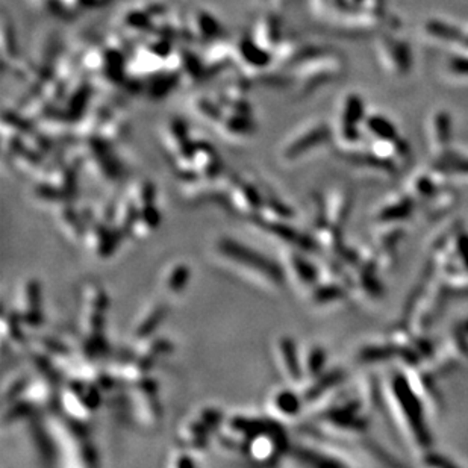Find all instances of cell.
<instances>
[{
    "label": "cell",
    "mask_w": 468,
    "mask_h": 468,
    "mask_svg": "<svg viewBox=\"0 0 468 468\" xmlns=\"http://www.w3.org/2000/svg\"><path fill=\"white\" fill-rule=\"evenodd\" d=\"M302 403L303 398H300L293 390L283 388V390L273 394L270 401V410L278 421L283 418H294L295 415H299Z\"/></svg>",
    "instance_id": "8"
},
{
    "label": "cell",
    "mask_w": 468,
    "mask_h": 468,
    "mask_svg": "<svg viewBox=\"0 0 468 468\" xmlns=\"http://www.w3.org/2000/svg\"><path fill=\"white\" fill-rule=\"evenodd\" d=\"M209 428L203 423L200 418L191 420L188 423L182 426L179 435L184 444L192 450L203 452L207 450L209 446V435H211Z\"/></svg>",
    "instance_id": "9"
},
{
    "label": "cell",
    "mask_w": 468,
    "mask_h": 468,
    "mask_svg": "<svg viewBox=\"0 0 468 468\" xmlns=\"http://www.w3.org/2000/svg\"><path fill=\"white\" fill-rule=\"evenodd\" d=\"M370 126L373 128L374 132H378L382 136H391L393 135V126H391L390 123L382 120V119H374L370 123Z\"/></svg>",
    "instance_id": "26"
},
{
    "label": "cell",
    "mask_w": 468,
    "mask_h": 468,
    "mask_svg": "<svg viewBox=\"0 0 468 468\" xmlns=\"http://www.w3.org/2000/svg\"><path fill=\"white\" fill-rule=\"evenodd\" d=\"M191 165L199 179H214L222 171L220 158L209 144L205 143H194Z\"/></svg>",
    "instance_id": "6"
},
{
    "label": "cell",
    "mask_w": 468,
    "mask_h": 468,
    "mask_svg": "<svg viewBox=\"0 0 468 468\" xmlns=\"http://www.w3.org/2000/svg\"><path fill=\"white\" fill-rule=\"evenodd\" d=\"M167 306L163 303H158L155 306H152L149 312H147L141 320L140 323L136 325L135 327V337L138 339H144V338H151L155 330L161 326V323L164 322V318L167 317Z\"/></svg>",
    "instance_id": "10"
},
{
    "label": "cell",
    "mask_w": 468,
    "mask_h": 468,
    "mask_svg": "<svg viewBox=\"0 0 468 468\" xmlns=\"http://www.w3.org/2000/svg\"><path fill=\"white\" fill-rule=\"evenodd\" d=\"M191 276V270L187 264H176L175 267H171L168 271V275L165 276V290L170 294H180L187 288V285L190 282Z\"/></svg>",
    "instance_id": "15"
},
{
    "label": "cell",
    "mask_w": 468,
    "mask_h": 468,
    "mask_svg": "<svg viewBox=\"0 0 468 468\" xmlns=\"http://www.w3.org/2000/svg\"><path fill=\"white\" fill-rule=\"evenodd\" d=\"M215 250L222 258L231 261L238 268L255 273V276L271 283L273 287H282L285 282V271L279 264L234 238H220L215 244Z\"/></svg>",
    "instance_id": "1"
},
{
    "label": "cell",
    "mask_w": 468,
    "mask_h": 468,
    "mask_svg": "<svg viewBox=\"0 0 468 468\" xmlns=\"http://www.w3.org/2000/svg\"><path fill=\"white\" fill-rule=\"evenodd\" d=\"M60 220L65 231L70 234L75 239H81L85 236L87 226L81 214H77L70 205H64L60 209Z\"/></svg>",
    "instance_id": "13"
},
{
    "label": "cell",
    "mask_w": 468,
    "mask_h": 468,
    "mask_svg": "<svg viewBox=\"0 0 468 468\" xmlns=\"http://www.w3.org/2000/svg\"><path fill=\"white\" fill-rule=\"evenodd\" d=\"M325 136H326V131L323 128H317L315 131H311L306 135L299 136L298 140L291 143L287 149H285V158L295 159L298 156L303 155V152H306L308 149H311V147L317 146L320 141L325 140Z\"/></svg>",
    "instance_id": "12"
},
{
    "label": "cell",
    "mask_w": 468,
    "mask_h": 468,
    "mask_svg": "<svg viewBox=\"0 0 468 468\" xmlns=\"http://www.w3.org/2000/svg\"><path fill=\"white\" fill-rule=\"evenodd\" d=\"M252 223L255 226H258L261 231L276 236L278 239H282V241H285V243L293 244L303 250L312 249V243H311L310 236H306V235L300 234L298 229H294L293 226L288 224V220H273V219H266V217H261V215H255V217H252Z\"/></svg>",
    "instance_id": "3"
},
{
    "label": "cell",
    "mask_w": 468,
    "mask_h": 468,
    "mask_svg": "<svg viewBox=\"0 0 468 468\" xmlns=\"http://www.w3.org/2000/svg\"><path fill=\"white\" fill-rule=\"evenodd\" d=\"M161 223V214L159 209L153 205H147V207L140 208L138 219H136L131 234L136 238H144L153 232Z\"/></svg>",
    "instance_id": "11"
},
{
    "label": "cell",
    "mask_w": 468,
    "mask_h": 468,
    "mask_svg": "<svg viewBox=\"0 0 468 468\" xmlns=\"http://www.w3.org/2000/svg\"><path fill=\"white\" fill-rule=\"evenodd\" d=\"M229 200L236 211L249 217H255L262 211L266 199L261 196L259 190L255 185L244 180H236L231 187Z\"/></svg>",
    "instance_id": "4"
},
{
    "label": "cell",
    "mask_w": 468,
    "mask_h": 468,
    "mask_svg": "<svg viewBox=\"0 0 468 468\" xmlns=\"http://www.w3.org/2000/svg\"><path fill=\"white\" fill-rule=\"evenodd\" d=\"M276 350H278V358H279L281 369L285 373V376H287V378L291 382H295V383L300 382L303 371H302L300 362H299V355H298V347H295V342L288 337H283L278 341Z\"/></svg>",
    "instance_id": "7"
},
{
    "label": "cell",
    "mask_w": 468,
    "mask_h": 468,
    "mask_svg": "<svg viewBox=\"0 0 468 468\" xmlns=\"http://www.w3.org/2000/svg\"><path fill=\"white\" fill-rule=\"evenodd\" d=\"M155 199H156V188L152 182L146 180L140 185L138 192H136V197L134 200L136 202V205H138L140 208H143V207H147V205H153Z\"/></svg>",
    "instance_id": "24"
},
{
    "label": "cell",
    "mask_w": 468,
    "mask_h": 468,
    "mask_svg": "<svg viewBox=\"0 0 468 468\" xmlns=\"http://www.w3.org/2000/svg\"><path fill=\"white\" fill-rule=\"evenodd\" d=\"M339 295V290L334 285H327V287H322L314 291V302L318 303H326L332 299H337Z\"/></svg>",
    "instance_id": "25"
},
{
    "label": "cell",
    "mask_w": 468,
    "mask_h": 468,
    "mask_svg": "<svg viewBox=\"0 0 468 468\" xmlns=\"http://www.w3.org/2000/svg\"><path fill=\"white\" fill-rule=\"evenodd\" d=\"M21 318L18 312H4L2 317V335L4 341H11L13 344L23 342V332H21Z\"/></svg>",
    "instance_id": "17"
},
{
    "label": "cell",
    "mask_w": 468,
    "mask_h": 468,
    "mask_svg": "<svg viewBox=\"0 0 468 468\" xmlns=\"http://www.w3.org/2000/svg\"><path fill=\"white\" fill-rule=\"evenodd\" d=\"M325 364H326V353L323 349H320V347H314L311 352H310V355H308L306 358V371L310 376H320V373H322V370L325 369Z\"/></svg>",
    "instance_id": "21"
},
{
    "label": "cell",
    "mask_w": 468,
    "mask_h": 468,
    "mask_svg": "<svg viewBox=\"0 0 468 468\" xmlns=\"http://www.w3.org/2000/svg\"><path fill=\"white\" fill-rule=\"evenodd\" d=\"M25 326L37 327L43 323L41 285L37 279H28L21 291V308L18 312Z\"/></svg>",
    "instance_id": "5"
},
{
    "label": "cell",
    "mask_w": 468,
    "mask_h": 468,
    "mask_svg": "<svg viewBox=\"0 0 468 468\" xmlns=\"http://www.w3.org/2000/svg\"><path fill=\"white\" fill-rule=\"evenodd\" d=\"M175 467H194L196 465V461H194L191 456L185 455V453H179L176 456V459L173 461Z\"/></svg>",
    "instance_id": "27"
},
{
    "label": "cell",
    "mask_w": 468,
    "mask_h": 468,
    "mask_svg": "<svg viewBox=\"0 0 468 468\" xmlns=\"http://www.w3.org/2000/svg\"><path fill=\"white\" fill-rule=\"evenodd\" d=\"M31 430H32L33 442H36V446H37V449L41 455V458H44L49 464H52L53 459H55V447L52 446L49 435L38 425H32Z\"/></svg>",
    "instance_id": "19"
},
{
    "label": "cell",
    "mask_w": 468,
    "mask_h": 468,
    "mask_svg": "<svg viewBox=\"0 0 468 468\" xmlns=\"http://www.w3.org/2000/svg\"><path fill=\"white\" fill-rule=\"evenodd\" d=\"M288 450V440L285 430L278 421L275 428L256 433L244 446V455L261 465H271L278 462L281 456Z\"/></svg>",
    "instance_id": "2"
},
{
    "label": "cell",
    "mask_w": 468,
    "mask_h": 468,
    "mask_svg": "<svg viewBox=\"0 0 468 468\" xmlns=\"http://www.w3.org/2000/svg\"><path fill=\"white\" fill-rule=\"evenodd\" d=\"M140 341L143 342L138 350L140 355H146L155 359L158 357L168 355V353L173 352V344L164 338H144Z\"/></svg>",
    "instance_id": "18"
},
{
    "label": "cell",
    "mask_w": 468,
    "mask_h": 468,
    "mask_svg": "<svg viewBox=\"0 0 468 468\" xmlns=\"http://www.w3.org/2000/svg\"><path fill=\"white\" fill-rule=\"evenodd\" d=\"M40 347L44 350L45 355L55 357V358H67L70 355V349L65 346L64 342L56 338L50 337H44L40 339Z\"/></svg>",
    "instance_id": "20"
},
{
    "label": "cell",
    "mask_w": 468,
    "mask_h": 468,
    "mask_svg": "<svg viewBox=\"0 0 468 468\" xmlns=\"http://www.w3.org/2000/svg\"><path fill=\"white\" fill-rule=\"evenodd\" d=\"M288 262H290V267L294 273V276L298 278L302 283L305 285H312L314 282H317V270L314 266L310 264V261H306L305 256H302L298 252H291L288 255Z\"/></svg>",
    "instance_id": "14"
},
{
    "label": "cell",
    "mask_w": 468,
    "mask_h": 468,
    "mask_svg": "<svg viewBox=\"0 0 468 468\" xmlns=\"http://www.w3.org/2000/svg\"><path fill=\"white\" fill-rule=\"evenodd\" d=\"M29 385H31L29 376H21V378L14 379L5 390V397H4L5 402H14L17 398L25 396Z\"/></svg>",
    "instance_id": "22"
},
{
    "label": "cell",
    "mask_w": 468,
    "mask_h": 468,
    "mask_svg": "<svg viewBox=\"0 0 468 468\" xmlns=\"http://www.w3.org/2000/svg\"><path fill=\"white\" fill-rule=\"evenodd\" d=\"M261 217H266V219H273V220H290L294 217V211L285 205L282 200L276 197H267L264 200V207H262V211L258 214Z\"/></svg>",
    "instance_id": "16"
},
{
    "label": "cell",
    "mask_w": 468,
    "mask_h": 468,
    "mask_svg": "<svg viewBox=\"0 0 468 468\" xmlns=\"http://www.w3.org/2000/svg\"><path fill=\"white\" fill-rule=\"evenodd\" d=\"M199 418L203 421L205 425L209 428L211 432H215L217 429H220L224 423V415L222 410L215 409V408H205L200 410Z\"/></svg>",
    "instance_id": "23"
}]
</instances>
